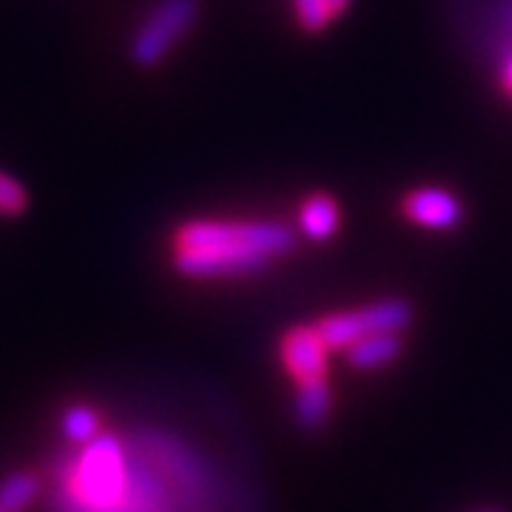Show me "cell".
Segmentation results:
<instances>
[{"label":"cell","instance_id":"ba28073f","mask_svg":"<svg viewBox=\"0 0 512 512\" xmlns=\"http://www.w3.org/2000/svg\"><path fill=\"white\" fill-rule=\"evenodd\" d=\"M402 353L399 333H370L348 348V362L359 370H376L390 365Z\"/></svg>","mask_w":512,"mask_h":512},{"label":"cell","instance_id":"7c38bea8","mask_svg":"<svg viewBox=\"0 0 512 512\" xmlns=\"http://www.w3.org/2000/svg\"><path fill=\"white\" fill-rule=\"evenodd\" d=\"M293 12H296V20L302 23V29H308V32H319L336 18L330 0H293Z\"/></svg>","mask_w":512,"mask_h":512},{"label":"cell","instance_id":"8fae6325","mask_svg":"<svg viewBox=\"0 0 512 512\" xmlns=\"http://www.w3.org/2000/svg\"><path fill=\"white\" fill-rule=\"evenodd\" d=\"M40 495V478L32 473H12L0 481V510L23 512L35 504Z\"/></svg>","mask_w":512,"mask_h":512},{"label":"cell","instance_id":"5b68a950","mask_svg":"<svg viewBox=\"0 0 512 512\" xmlns=\"http://www.w3.org/2000/svg\"><path fill=\"white\" fill-rule=\"evenodd\" d=\"M404 214H407V220L416 222L419 228H427V231H450L464 217V205L453 191L439 188V185H424V188H416L407 194Z\"/></svg>","mask_w":512,"mask_h":512},{"label":"cell","instance_id":"4fadbf2b","mask_svg":"<svg viewBox=\"0 0 512 512\" xmlns=\"http://www.w3.org/2000/svg\"><path fill=\"white\" fill-rule=\"evenodd\" d=\"M29 205V197H26V188L0 171V214L3 217H20Z\"/></svg>","mask_w":512,"mask_h":512},{"label":"cell","instance_id":"9a60e30c","mask_svg":"<svg viewBox=\"0 0 512 512\" xmlns=\"http://www.w3.org/2000/svg\"><path fill=\"white\" fill-rule=\"evenodd\" d=\"M0 512H3V510H0Z\"/></svg>","mask_w":512,"mask_h":512},{"label":"cell","instance_id":"6da1fadb","mask_svg":"<svg viewBox=\"0 0 512 512\" xmlns=\"http://www.w3.org/2000/svg\"><path fill=\"white\" fill-rule=\"evenodd\" d=\"M57 512H177L171 487H200L202 470L183 447L97 436L60 461Z\"/></svg>","mask_w":512,"mask_h":512},{"label":"cell","instance_id":"30bf717a","mask_svg":"<svg viewBox=\"0 0 512 512\" xmlns=\"http://www.w3.org/2000/svg\"><path fill=\"white\" fill-rule=\"evenodd\" d=\"M60 430H63V439L72 447H83L100 436V416L89 404H72L60 416Z\"/></svg>","mask_w":512,"mask_h":512},{"label":"cell","instance_id":"277c9868","mask_svg":"<svg viewBox=\"0 0 512 512\" xmlns=\"http://www.w3.org/2000/svg\"><path fill=\"white\" fill-rule=\"evenodd\" d=\"M410 325V308L402 299H382L356 311L330 313L316 322L319 336L330 350H348L370 333H399Z\"/></svg>","mask_w":512,"mask_h":512},{"label":"cell","instance_id":"3957f363","mask_svg":"<svg viewBox=\"0 0 512 512\" xmlns=\"http://www.w3.org/2000/svg\"><path fill=\"white\" fill-rule=\"evenodd\" d=\"M197 0H160L131 37V60L143 69L160 66L197 23Z\"/></svg>","mask_w":512,"mask_h":512},{"label":"cell","instance_id":"52a82bcc","mask_svg":"<svg viewBox=\"0 0 512 512\" xmlns=\"http://www.w3.org/2000/svg\"><path fill=\"white\" fill-rule=\"evenodd\" d=\"M296 222H299V231L305 237L313 239V242H325V239H330L339 231L342 211H339L336 200H330L328 194H313V197H308L299 205Z\"/></svg>","mask_w":512,"mask_h":512},{"label":"cell","instance_id":"8992f818","mask_svg":"<svg viewBox=\"0 0 512 512\" xmlns=\"http://www.w3.org/2000/svg\"><path fill=\"white\" fill-rule=\"evenodd\" d=\"M279 353H282V365L296 382L325 379L330 348L325 345V339L319 336L316 325L313 328H293L282 339Z\"/></svg>","mask_w":512,"mask_h":512},{"label":"cell","instance_id":"9c48e42d","mask_svg":"<svg viewBox=\"0 0 512 512\" xmlns=\"http://www.w3.org/2000/svg\"><path fill=\"white\" fill-rule=\"evenodd\" d=\"M330 413V390L325 379H311V382H299L296 393V419L302 427L316 430L322 427Z\"/></svg>","mask_w":512,"mask_h":512},{"label":"cell","instance_id":"5bb4252c","mask_svg":"<svg viewBox=\"0 0 512 512\" xmlns=\"http://www.w3.org/2000/svg\"><path fill=\"white\" fill-rule=\"evenodd\" d=\"M504 86L512 92V49L504 57Z\"/></svg>","mask_w":512,"mask_h":512},{"label":"cell","instance_id":"7a4b0ae2","mask_svg":"<svg viewBox=\"0 0 512 512\" xmlns=\"http://www.w3.org/2000/svg\"><path fill=\"white\" fill-rule=\"evenodd\" d=\"M296 231L279 220H191L171 239V262L188 279H231L288 256Z\"/></svg>","mask_w":512,"mask_h":512}]
</instances>
